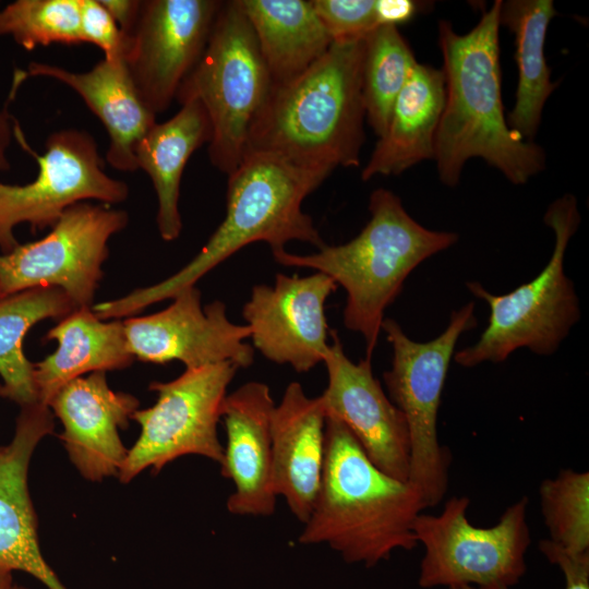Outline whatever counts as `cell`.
Returning <instances> with one entry per match:
<instances>
[{
  "label": "cell",
  "instance_id": "25",
  "mask_svg": "<svg viewBox=\"0 0 589 589\" xmlns=\"http://www.w3.org/2000/svg\"><path fill=\"white\" fill-rule=\"evenodd\" d=\"M239 2L255 34L272 85L299 76L333 44L311 0Z\"/></svg>",
  "mask_w": 589,
  "mask_h": 589
},
{
  "label": "cell",
  "instance_id": "21",
  "mask_svg": "<svg viewBox=\"0 0 589 589\" xmlns=\"http://www.w3.org/2000/svg\"><path fill=\"white\" fill-rule=\"evenodd\" d=\"M27 74L57 80L76 92L108 133L106 161L123 172L139 169L135 148L156 123V115L141 99L124 59L104 58L85 72L31 62Z\"/></svg>",
  "mask_w": 589,
  "mask_h": 589
},
{
  "label": "cell",
  "instance_id": "22",
  "mask_svg": "<svg viewBox=\"0 0 589 589\" xmlns=\"http://www.w3.org/2000/svg\"><path fill=\"white\" fill-rule=\"evenodd\" d=\"M444 101L442 69L417 63L394 103L387 129L378 137L361 179L397 176L423 160L433 159Z\"/></svg>",
  "mask_w": 589,
  "mask_h": 589
},
{
  "label": "cell",
  "instance_id": "28",
  "mask_svg": "<svg viewBox=\"0 0 589 589\" xmlns=\"http://www.w3.org/2000/svg\"><path fill=\"white\" fill-rule=\"evenodd\" d=\"M362 97L374 133H385L394 103L418 63L398 26L378 25L364 38Z\"/></svg>",
  "mask_w": 589,
  "mask_h": 589
},
{
  "label": "cell",
  "instance_id": "19",
  "mask_svg": "<svg viewBox=\"0 0 589 589\" xmlns=\"http://www.w3.org/2000/svg\"><path fill=\"white\" fill-rule=\"evenodd\" d=\"M275 402L269 387L248 382L227 394L220 419L226 445L220 472L233 484L227 510L238 516H271L275 512L272 417Z\"/></svg>",
  "mask_w": 589,
  "mask_h": 589
},
{
  "label": "cell",
  "instance_id": "31",
  "mask_svg": "<svg viewBox=\"0 0 589 589\" xmlns=\"http://www.w3.org/2000/svg\"><path fill=\"white\" fill-rule=\"evenodd\" d=\"M333 41L363 39L380 25L376 0H311Z\"/></svg>",
  "mask_w": 589,
  "mask_h": 589
},
{
  "label": "cell",
  "instance_id": "16",
  "mask_svg": "<svg viewBox=\"0 0 589 589\" xmlns=\"http://www.w3.org/2000/svg\"><path fill=\"white\" fill-rule=\"evenodd\" d=\"M324 359L327 386L320 399L326 416L341 421L370 460L404 481L409 472V432L402 412L390 401L373 375L370 358L351 361L336 330Z\"/></svg>",
  "mask_w": 589,
  "mask_h": 589
},
{
  "label": "cell",
  "instance_id": "5",
  "mask_svg": "<svg viewBox=\"0 0 589 589\" xmlns=\"http://www.w3.org/2000/svg\"><path fill=\"white\" fill-rule=\"evenodd\" d=\"M369 211L368 224L344 244H325L305 255L284 249L273 256L285 266L323 273L345 289L344 325L363 337L365 357L372 359L384 312L400 294L406 278L422 262L454 245L458 235L423 227L385 188L372 192Z\"/></svg>",
  "mask_w": 589,
  "mask_h": 589
},
{
  "label": "cell",
  "instance_id": "39",
  "mask_svg": "<svg viewBox=\"0 0 589 589\" xmlns=\"http://www.w3.org/2000/svg\"><path fill=\"white\" fill-rule=\"evenodd\" d=\"M12 589H28V588H26V587H24V586H22V585H19V584H15V582H14Z\"/></svg>",
  "mask_w": 589,
  "mask_h": 589
},
{
  "label": "cell",
  "instance_id": "30",
  "mask_svg": "<svg viewBox=\"0 0 589 589\" xmlns=\"http://www.w3.org/2000/svg\"><path fill=\"white\" fill-rule=\"evenodd\" d=\"M26 50L50 44H81L80 0H17L0 10V36Z\"/></svg>",
  "mask_w": 589,
  "mask_h": 589
},
{
  "label": "cell",
  "instance_id": "14",
  "mask_svg": "<svg viewBox=\"0 0 589 589\" xmlns=\"http://www.w3.org/2000/svg\"><path fill=\"white\" fill-rule=\"evenodd\" d=\"M160 312L123 321L128 347L141 361L165 364L178 360L185 369L231 361L248 368L254 348L247 325L231 322L226 304L215 300L202 306L201 291L188 287Z\"/></svg>",
  "mask_w": 589,
  "mask_h": 589
},
{
  "label": "cell",
  "instance_id": "29",
  "mask_svg": "<svg viewBox=\"0 0 589 589\" xmlns=\"http://www.w3.org/2000/svg\"><path fill=\"white\" fill-rule=\"evenodd\" d=\"M550 540L575 553L589 551V472L561 469L539 486Z\"/></svg>",
  "mask_w": 589,
  "mask_h": 589
},
{
  "label": "cell",
  "instance_id": "8",
  "mask_svg": "<svg viewBox=\"0 0 589 589\" xmlns=\"http://www.w3.org/2000/svg\"><path fill=\"white\" fill-rule=\"evenodd\" d=\"M476 326L473 302L453 311L443 333L426 342L410 339L394 318L382 323L393 349L392 366L383 381L388 398L406 419L408 481L418 488L426 508L438 505L447 492L452 454L438 441L437 414L456 344Z\"/></svg>",
  "mask_w": 589,
  "mask_h": 589
},
{
  "label": "cell",
  "instance_id": "37",
  "mask_svg": "<svg viewBox=\"0 0 589 589\" xmlns=\"http://www.w3.org/2000/svg\"><path fill=\"white\" fill-rule=\"evenodd\" d=\"M14 585L11 572L0 569V589H12Z\"/></svg>",
  "mask_w": 589,
  "mask_h": 589
},
{
  "label": "cell",
  "instance_id": "34",
  "mask_svg": "<svg viewBox=\"0 0 589 589\" xmlns=\"http://www.w3.org/2000/svg\"><path fill=\"white\" fill-rule=\"evenodd\" d=\"M124 36H129L137 22L141 0H99Z\"/></svg>",
  "mask_w": 589,
  "mask_h": 589
},
{
  "label": "cell",
  "instance_id": "6",
  "mask_svg": "<svg viewBox=\"0 0 589 589\" xmlns=\"http://www.w3.org/2000/svg\"><path fill=\"white\" fill-rule=\"evenodd\" d=\"M544 223L554 232V248L548 264L532 280L505 294H494L478 281L466 284L489 305L490 316L479 340L454 353L458 365L501 363L520 348L552 356L578 322L579 300L564 271L567 245L580 224L576 197L565 194L552 202Z\"/></svg>",
  "mask_w": 589,
  "mask_h": 589
},
{
  "label": "cell",
  "instance_id": "36",
  "mask_svg": "<svg viewBox=\"0 0 589 589\" xmlns=\"http://www.w3.org/2000/svg\"><path fill=\"white\" fill-rule=\"evenodd\" d=\"M10 116L7 110L0 111V170H9L10 164L7 157L8 147L11 143L12 129Z\"/></svg>",
  "mask_w": 589,
  "mask_h": 589
},
{
  "label": "cell",
  "instance_id": "20",
  "mask_svg": "<svg viewBox=\"0 0 589 589\" xmlns=\"http://www.w3.org/2000/svg\"><path fill=\"white\" fill-rule=\"evenodd\" d=\"M326 413L298 382L285 389L272 417L273 485L302 524L315 504L325 459Z\"/></svg>",
  "mask_w": 589,
  "mask_h": 589
},
{
  "label": "cell",
  "instance_id": "4",
  "mask_svg": "<svg viewBox=\"0 0 589 589\" xmlns=\"http://www.w3.org/2000/svg\"><path fill=\"white\" fill-rule=\"evenodd\" d=\"M425 508L416 485L377 468L348 428L326 416L322 481L299 543L327 544L345 562L372 567L417 546L413 524Z\"/></svg>",
  "mask_w": 589,
  "mask_h": 589
},
{
  "label": "cell",
  "instance_id": "24",
  "mask_svg": "<svg viewBox=\"0 0 589 589\" xmlns=\"http://www.w3.org/2000/svg\"><path fill=\"white\" fill-rule=\"evenodd\" d=\"M180 105L169 120L156 122L135 148L137 168L148 175L157 195V227L165 241L176 240L182 230L179 196L184 167L212 139V124L202 103L189 98Z\"/></svg>",
  "mask_w": 589,
  "mask_h": 589
},
{
  "label": "cell",
  "instance_id": "35",
  "mask_svg": "<svg viewBox=\"0 0 589 589\" xmlns=\"http://www.w3.org/2000/svg\"><path fill=\"white\" fill-rule=\"evenodd\" d=\"M380 25L409 22L419 11V4L409 0H376Z\"/></svg>",
  "mask_w": 589,
  "mask_h": 589
},
{
  "label": "cell",
  "instance_id": "1",
  "mask_svg": "<svg viewBox=\"0 0 589 589\" xmlns=\"http://www.w3.org/2000/svg\"><path fill=\"white\" fill-rule=\"evenodd\" d=\"M494 1L477 25L458 34L438 23L445 101L434 157L440 180L458 184L466 163L480 157L514 184H525L545 168V153L510 130L501 94L500 9Z\"/></svg>",
  "mask_w": 589,
  "mask_h": 589
},
{
  "label": "cell",
  "instance_id": "7",
  "mask_svg": "<svg viewBox=\"0 0 589 589\" xmlns=\"http://www.w3.org/2000/svg\"><path fill=\"white\" fill-rule=\"evenodd\" d=\"M272 80L253 28L239 0L223 1L205 50L181 84L176 99H199L211 124L208 157L231 173L247 151L251 124L265 103Z\"/></svg>",
  "mask_w": 589,
  "mask_h": 589
},
{
  "label": "cell",
  "instance_id": "11",
  "mask_svg": "<svg viewBox=\"0 0 589 589\" xmlns=\"http://www.w3.org/2000/svg\"><path fill=\"white\" fill-rule=\"evenodd\" d=\"M125 211L79 202L41 239L0 255V299L36 287L61 289L74 309L92 308L104 276L110 238L124 229Z\"/></svg>",
  "mask_w": 589,
  "mask_h": 589
},
{
  "label": "cell",
  "instance_id": "17",
  "mask_svg": "<svg viewBox=\"0 0 589 589\" xmlns=\"http://www.w3.org/2000/svg\"><path fill=\"white\" fill-rule=\"evenodd\" d=\"M139 406L135 396L113 390L104 371L69 382L51 398L48 407L62 424L59 438L84 479L118 477L128 455L120 430Z\"/></svg>",
  "mask_w": 589,
  "mask_h": 589
},
{
  "label": "cell",
  "instance_id": "26",
  "mask_svg": "<svg viewBox=\"0 0 589 589\" xmlns=\"http://www.w3.org/2000/svg\"><path fill=\"white\" fill-rule=\"evenodd\" d=\"M556 15L552 0H508L501 2L500 25L515 37L518 84L507 124L526 141L532 142L540 127L548 98L557 87L544 55L551 20Z\"/></svg>",
  "mask_w": 589,
  "mask_h": 589
},
{
  "label": "cell",
  "instance_id": "13",
  "mask_svg": "<svg viewBox=\"0 0 589 589\" xmlns=\"http://www.w3.org/2000/svg\"><path fill=\"white\" fill-rule=\"evenodd\" d=\"M218 0H144L124 62L134 86L156 116L166 111L202 57Z\"/></svg>",
  "mask_w": 589,
  "mask_h": 589
},
{
  "label": "cell",
  "instance_id": "12",
  "mask_svg": "<svg viewBox=\"0 0 589 589\" xmlns=\"http://www.w3.org/2000/svg\"><path fill=\"white\" fill-rule=\"evenodd\" d=\"M19 143L37 160L38 172L26 184L0 182V249L11 252L20 243L14 228L28 224L32 231L51 228L73 204L97 200L117 204L129 196L125 182L107 175L95 139L87 132L63 129L51 133L45 153L27 146L19 124L13 128Z\"/></svg>",
  "mask_w": 589,
  "mask_h": 589
},
{
  "label": "cell",
  "instance_id": "27",
  "mask_svg": "<svg viewBox=\"0 0 589 589\" xmlns=\"http://www.w3.org/2000/svg\"><path fill=\"white\" fill-rule=\"evenodd\" d=\"M74 309L59 288L36 287L0 299V397L21 408L38 402L34 363L23 351L26 333L38 322L60 320Z\"/></svg>",
  "mask_w": 589,
  "mask_h": 589
},
{
  "label": "cell",
  "instance_id": "23",
  "mask_svg": "<svg viewBox=\"0 0 589 589\" xmlns=\"http://www.w3.org/2000/svg\"><path fill=\"white\" fill-rule=\"evenodd\" d=\"M45 339L58 344L52 353L34 363L38 402L46 406L69 382L93 372L124 369L135 359L123 321L101 320L92 308L75 309L60 318Z\"/></svg>",
  "mask_w": 589,
  "mask_h": 589
},
{
  "label": "cell",
  "instance_id": "2",
  "mask_svg": "<svg viewBox=\"0 0 589 589\" xmlns=\"http://www.w3.org/2000/svg\"><path fill=\"white\" fill-rule=\"evenodd\" d=\"M328 176L273 154L245 152L239 166L228 175L225 218L202 250L163 281L94 304V313L101 320L122 318L172 299L254 242L267 243L272 252L284 250L286 243L294 240L310 243L317 250L323 248L326 243L312 217L302 211V202Z\"/></svg>",
  "mask_w": 589,
  "mask_h": 589
},
{
  "label": "cell",
  "instance_id": "3",
  "mask_svg": "<svg viewBox=\"0 0 589 589\" xmlns=\"http://www.w3.org/2000/svg\"><path fill=\"white\" fill-rule=\"evenodd\" d=\"M363 51V39L333 41L299 76L272 85L245 152L273 154L328 175L337 167H358L365 141Z\"/></svg>",
  "mask_w": 589,
  "mask_h": 589
},
{
  "label": "cell",
  "instance_id": "10",
  "mask_svg": "<svg viewBox=\"0 0 589 589\" xmlns=\"http://www.w3.org/2000/svg\"><path fill=\"white\" fill-rule=\"evenodd\" d=\"M239 366L231 361L185 371L169 382L154 381L149 389L156 402L137 409L141 432L128 455L118 479L129 483L142 471L159 472L167 464L185 455H199L223 462L224 445L218 423L227 388Z\"/></svg>",
  "mask_w": 589,
  "mask_h": 589
},
{
  "label": "cell",
  "instance_id": "9",
  "mask_svg": "<svg viewBox=\"0 0 589 589\" xmlns=\"http://www.w3.org/2000/svg\"><path fill=\"white\" fill-rule=\"evenodd\" d=\"M469 503L468 496H452L438 515L421 513L417 517L413 531L424 548L419 587L512 589L526 574L531 543L528 497L509 505L497 524L488 528L468 520Z\"/></svg>",
  "mask_w": 589,
  "mask_h": 589
},
{
  "label": "cell",
  "instance_id": "15",
  "mask_svg": "<svg viewBox=\"0 0 589 589\" xmlns=\"http://www.w3.org/2000/svg\"><path fill=\"white\" fill-rule=\"evenodd\" d=\"M336 289L320 272L304 277L279 273L273 286H254L242 309L252 347L298 373L324 362L329 349L325 302Z\"/></svg>",
  "mask_w": 589,
  "mask_h": 589
},
{
  "label": "cell",
  "instance_id": "33",
  "mask_svg": "<svg viewBox=\"0 0 589 589\" xmlns=\"http://www.w3.org/2000/svg\"><path fill=\"white\" fill-rule=\"evenodd\" d=\"M539 550L550 563L561 568L565 589H589V551L570 552L550 539L540 540Z\"/></svg>",
  "mask_w": 589,
  "mask_h": 589
},
{
  "label": "cell",
  "instance_id": "18",
  "mask_svg": "<svg viewBox=\"0 0 589 589\" xmlns=\"http://www.w3.org/2000/svg\"><path fill=\"white\" fill-rule=\"evenodd\" d=\"M53 418L46 405L22 407L12 440L0 446V569L29 574L47 589H67L41 553L28 489L31 459L41 440L53 433Z\"/></svg>",
  "mask_w": 589,
  "mask_h": 589
},
{
  "label": "cell",
  "instance_id": "32",
  "mask_svg": "<svg viewBox=\"0 0 589 589\" xmlns=\"http://www.w3.org/2000/svg\"><path fill=\"white\" fill-rule=\"evenodd\" d=\"M80 26L82 41L100 48L105 59H124L128 37L99 0H80Z\"/></svg>",
  "mask_w": 589,
  "mask_h": 589
},
{
  "label": "cell",
  "instance_id": "38",
  "mask_svg": "<svg viewBox=\"0 0 589 589\" xmlns=\"http://www.w3.org/2000/svg\"><path fill=\"white\" fill-rule=\"evenodd\" d=\"M447 589H478V588L473 586H468V585H459V586L448 587Z\"/></svg>",
  "mask_w": 589,
  "mask_h": 589
}]
</instances>
